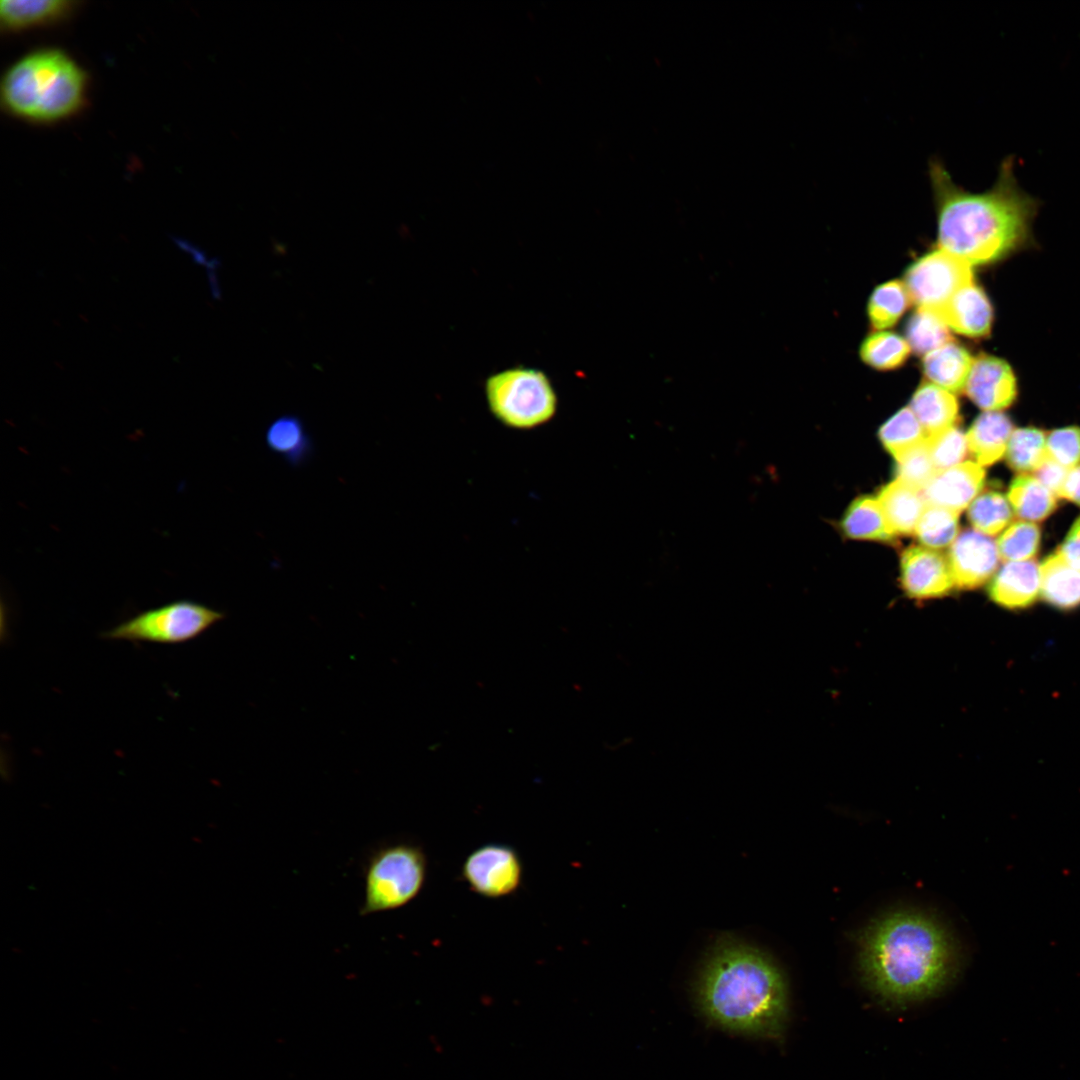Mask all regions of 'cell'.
<instances>
[{"label": "cell", "mask_w": 1080, "mask_h": 1080, "mask_svg": "<svg viewBox=\"0 0 1080 1080\" xmlns=\"http://www.w3.org/2000/svg\"><path fill=\"white\" fill-rule=\"evenodd\" d=\"M1058 552L1071 566L1080 570V517L1071 526Z\"/></svg>", "instance_id": "cell-37"}, {"label": "cell", "mask_w": 1080, "mask_h": 1080, "mask_svg": "<svg viewBox=\"0 0 1080 1080\" xmlns=\"http://www.w3.org/2000/svg\"><path fill=\"white\" fill-rule=\"evenodd\" d=\"M879 436L884 447L897 462L927 440L926 432L908 407L902 408L891 417L880 428Z\"/></svg>", "instance_id": "cell-26"}, {"label": "cell", "mask_w": 1080, "mask_h": 1080, "mask_svg": "<svg viewBox=\"0 0 1080 1080\" xmlns=\"http://www.w3.org/2000/svg\"><path fill=\"white\" fill-rule=\"evenodd\" d=\"M967 396L985 411L1009 407L1017 395V385L1010 366L1002 359L981 354L972 364L965 386Z\"/></svg>", "instance_id": "cell-12"}, {"label": "cell", "mask_w": 1080, "mask_h": 1080, "mask_svg": "<svg viewBox=\"0 0 1080 1080\" xmlns=\"http://www.w3.org/2000/svg\"><path fill=\"white\" fill-rule=\"evenodd\" d=\"M905 339L892 332H876L865 338L860 348L862 360L878 370L901 367L910 354Z\"/></svg>", "instance_id": "cell-29"}, {"label": "cell", "mask_w": 1080, "mask_h": 1080, "mask_svg": "<svg viewBox=\"0 0 1080 1080\" xmlns=\"http://www.w3.org/2000/svg\"><path fill=\"white\" fill-rule=\"evenodd\" d=\"M968 519L976 531L994 536L1012 519V507L998 491H987L976 497L968 509Z\"/></svg>", "instance_id": "cell-30"}, {"label": "cell", "mask_w": 1080, "mask_h": 1080, "mask_svg": "<svg viewBox=\"0 0 1080 1080\" xmlns=\"http://www.w3.org/2000/svg\"><path fill=\"white\" fill-rule=\"evenodd\" d=\"M1069 469L1049 457L1035 470V477L1051 492L1059 497Z\"/></svg>", "instance_id": "cell-36"}, {"label": "cell", "mask_w": 1080, "mask_h": 1080, "mask_svg": "<svg viewBox=\"0 0 1080 1080\" xmlns=\"http://www.w3.org/2000/svg\"><path fill=\"white\" fill-rule=\"evenodd\" d=\"M1059 497L1065 498L1080 506V465L1068 471Z\"/></svg>", "instance_id": "cell-38"}, {"label": "cell", "mask_w": 1080, "mask_h": 1080, "mask_svg": "<svg viewBox=\"0 0 1080 1080\" xmlns=\"http://www.w3.org/2000/svg\"><path fill=\"white\" fill-rule=\"evenodd\" d=\"M928 175L940 249L970 265L986 264L1026 240L1038 202L1018 185L1011 156L1001 162L993 186L980 193L958 185L938 158L929 160Z\"/></svg>", "instance_id": "cell-1"}, {"label": "cell", "mask_w": 1080, "mask_h": 1080, "mask_svg": "<svg viewBox=\"0 0 1080 1080\" xmlns=\"http://www.w3.org/2000/svg\"><path fill=\"white\" fill-rule=\"evenodd\" d=\"M936 473L925 441L898 461L896 479L923 491Z\"/></svg>", "instance_id": "cell-34"}, {"label": "cell", "mask_w": 1080, "mask_h": 1080, "mask_svg": "<svg viewBox=\"0 0 1080 1080\" xmlns=\"http://www.w3.org/2000/svg\"><path fill=\"white\" fill-rule=\"evenodd\" d=\"M955 949L943 927L915 911H897L875 921L861 941L860 965L881 998L905 1003L939 990L955 967Z\"/></svg>", "instance_id": "cell-3"}, {"label": "cell", "mask_w": 1080, "mask_h": 1080, "mask_svg": "<svg viewBox=\"0 0 1080 1080\" xmlns=\"http://www.w3.org/2000/svg\"><path fill=\"white\" fill-rule=\"evenodd\" d=\"M926 443L937 472L962 463L968 449L966 435L956 426L928 437Z\"/></svg>", "instance_id": "cell-33"}, {"label": "cell", "mask_w": 1080, "mask_h": 1080, "mask_svg": "<svg viewBox=\"0 0 1080 1080\" xmlns=\"http://www.w3.org/2000/svg\"><path fill=\"white\" fill-rule=\"evenodd\" d=\"M86 75L68 54L35 50L16 60L1 81V101L14 116L38 123L70 117L82 106Z\"/></svg>", "instance_id": "cell-4"}, {"label": "cell", "mask_w": 1080, "mask_h": 1080, "mask_svg": "<svg viewBox=\"0 0 1080 1080\" xmlns=\"http://www.w3.org/2000/svg\"><path fill=\"white\" fill-rule=\"evenodd\" d=\"M878 500L895 535L914 533L927 505L922 491L898 479L881 489Z\"/></svg>", "instance_id": "cell-20"}, {"label": "cell", "mask_w": 1080, "mask_h": 1080, "mask_svg": "<svg viewBox=\"0 0 1080 1080\" xmlns=\"http://www.w3.org/2000/svg\"><path fill=\"white\" fill-rule=\"evenodd\" d=\"M484 394L491 415L513 430L527 431L549 423L558 410V395L540 369L516 366L487 377Z\"/></svg>", "instance_id": "cell-5"}, {"label": "cell", "mask_w": 1080, "mask_h": 1080, "mask_svg": "<svg viewBox=\"0 0 1080 1080\" xmlns=\"http://www.w3.org/2000/svg\"><path fill=\"white\" fill-rule=\"evenodd\" d=\"M1040 589V567L1029 560L1006 562L992 579L988 593L1001 607L1023 609L1036 601Z\"/></svg>", "instance_id": "cell-15"}, {"label": "cell", "mask_w": 1080, "mask_h": 1080, "mask_svg": "<svg viewBox=\"0 0 1080 1080\" xmlns=\"http://www.w3.org/2000/svg\"><path fill=\"white\" fill-rule=\"evenodd\" d=\"M522 862L508 845L489 843L472 851L462 866V876L469 888L486 898H500L514 893L522 880Z\"/></svg>", "instance_id": "cell-9"}, {"label": "cell", "mask_w": 1080, "mask_h": 1080, "mask_svg": "<svg viewBox=\"0 0 1080 1080\" xmlns=\"http://www.w3.org/2000/svg\"><path fill=\"white\" fill-rule=\"evenodd\" d=\"M906 341L917 355H926L951 342L949 327L941 316L930 309L918 308L905 326Z\"/></svg>", "instance_id": "cell-25"}, {"label": "cell", "mask_w": 1080, "mask_h": 1080, "mask_svg": "<svg viewBox=\"0 0 1080 1080\" xmlns=\"http://www.w3.org/2000/svg\"><path fill=\"white\" fill-rule=\"evenodd\" d=\"M973 282L971 265L939 249L919 258L906 270L904 285L918 308L941 309L962 287Z\"/></svg>", "instance_id": "cell-8"}, {"label": "cell", "mask_w": 1080, "mask_h": 1080, "mask_svg": "<svg viewBox=\"0 0 1080 1080\" xmlns=\"http://www.w3.org/2000/svg\"><path fill=\"white\" fill-rule=\"evenodd\" d=\"M1046 457V437L1042 430L1035 427L1013 430L1006 449V459L1013 470L1035 472Z\"/></svg>", "instance_id": "cell-27"}, {"label": "cell", "mask_w": 1080, "mask_h": 1080, "mask_svg": "<svg viewBox=\"0 0 1080 1080\" xmlns=\"http://www.w3.org/2000/svg\"><path fill=\"white\" fill-rule=\"evenodd\" d=\"M1042 598L1051 606L1071 610L1080 606V570L1071 566L1058 552L1040 564Z\"/></svg>", "instance_id": "cell-17"}, {"label": "cell", "mask_w": 1080, "mask_h": 1080, "mask_svg": "<svg viewBox=\"0 0 1080 1080\" xmlns=\"http://www.w3.org/2000/svg\"><path fill=\"white\" fill-rule=\"evenodd\" d=\"M999 559L997 544L989 536L974 530L962 532L949 552L954 586L962 590L981 586L995 573Z\"/></svg>", "instance_id": "cell-10"}, {"label": "cell", "mask_w": 1080, "mask_h": 1080, "mask_svg": "<svg viewBox=\"0 0 1080 1080\" xmlns=\"http://www.w3.org/2000/svg\"><path fill=\"white\" fill-rule=\"evenodd\" d=\"M903 283L893 280L878 286L868 303V316L875 329L892 327L903 315L910 303Z\"/></svg>", "instance_id": "cell-28"}, {"label": "cell", "mask_w": 1080, "mask_h": 1080, "mask_svg": "<svg viewBox=\"0 0 1080 1080\" xmlns=\"http://www.w3.org/2000/svg\"><path fill=\"white\" fill-rule=\"evenodd\" d=\"M842 528L846 535L857 539L887 541L895 536L878 498L871 496L860 497L850 505Z\"/></svg>", "instance_id": "cell-23"}, {"label": "cell", "mask_w": 1080, "mask_h": 1080, "mask_svg": "<svg viewBox=\"0 0 1080 1080\" xmlns=\"http://www.w3.org/2000/svg\"><path fill=\"white\" fill-rule=\"evenodd\" d=\"M910 409L928 438L954 426L959 406L951 392L926 382L915 391Z\"/></svg>", "instance_id": "cell-18"}, {"label": "cell", "mask_w": 1080, "mask_h": 1080, "mask_svg": "<svg viewBox=\"0 0 1080 1080\" xmlns=\"http://www.w3.org/2000/svg\"><path fill=\"white\" fill-rule=\"evenodd\" d=\"M268 448L284 457L290 464H300L312 448L302 420L295 415H283L268 426L265 433Z\"/></svg>", "instance_id": "cell-24"}, {"label": "cell", "mask_w": 1080, "mask_h": 1080, "mask_svg": "<svg viewBox=\"0 0 1080 1080\" xmlns=\"http://www.w3.org/2000/svg\"><path fill=\"white\" fill-rule=\"evenodd\" d=\"M959 513L927 504L914 533L927 547L941 548L954 542L958 532Z\"/></svg>", "instance_id": "cell-31"}, {"label": "cell", "mask_w": 1080, "mask_h": 1080, "mask_svg": "<svg viewBox=\"0 0 1080 1080\" xmlns=\"http://www.w3.org/2000/svg\"><path fill=\"white\" fill-rule=\"evenodd\" d=\"M1046 453L1069 470L1080 465V428L1068 426L1053 430L1046 437Z\"/></svg>", "instance_id": "cell-35"}, {"label": "cell", "mask_w": 1080, "mask_h": 1080, "mask_svg": "<svg viewBox=\"0 0 1080 1080\" xmlns=\"http://www.w3.org/2000/svg\"><path fill=\"white\" fill-rule=\"evenodd\" d=\"M1041 532L1029 521H1017L1009 525L997 540L1000 558L1007 562L1031 560L1039 550Z\"/></svg>", "instance_id": "cell-32"}, {"label": "cell", "mask_w": 1080, "mask_h": 1080, "mask_svg": "<svg viewBox=\"0 0 1080 1080\" xmlns=\"http://www.w3.org/2000/svg\"><path fill=\"white\" fill-rule=\"evenodd\" d=\"M973 361L963 346L949 342L926 354L922 368L934 385L949 392H961L965 389Z\"/></svg>", "instance_id": "cell-19"}, {"label": "cell", "mask_w": 1080, "mask_h": 1080, "mask_svg": "<svg viewBox=\"0 0 1080 1080\" xmlns=\"http://www.w3.org/2000/svg\"><path fill=\"white\" fill-rule=\"evenodd\" d=\"M901 579L906 594L914 599L941 597L954 587L948 559L940 552L920 546L904 551Z\"/></svg>", "instance_id": "cell-11"}, {"label": "cell", "mask_w": 1080, "mask_h": 1080, "mask_svg": "<svg viewBox=\"0 0 1080 1080\" xmlns=\"http://www.w3.org/2000/svg\"><path fill=\"white\" fill-rule=\"evenodd\" d=\"M703 1014L738 1034L776 1038L787 1019V989L775 962L732 937L712 948L697 982Z\"/></svg>", "instance_id": "cell-2"}, {"label": "cell", "mask_w": 1080, "mask_h": 1080, "mask_svg": "<svg viewBox=\"0 0 1080 1080\" xmlns=\"http://www.w3.org/2000/svg\"><path fill=\"white\" fill-rule=\"evenodd\" d=\"M1012 510L1023 521H1042L1056 508V495L1035 476L1021 474L1013 479L1008 490Z\"/></svg>", "instance_id": "cell-22"}, {"label": "cell", "mask_w": 1080, "mask_h": 1080, "mask_svg": "<svg viewBox=\"0 0 1080 1080\" xmlns=\"http://www.w3.org/2000/svg\"><path fill=\"white\" fill-rule=\"evenodd\" d=\"M1013 425L1009 417L1000 411H985L971 425L967 434V446L981 466L997 462L1006 453Z\"/></svg>", "instance_id": "cell-16"}, {"label": "cell", "mask_w": 1080, "mask_h": 1080, "mask_svg": "<svg viewBox=\"0 0 1080 1080\" xmlns=\"http://www.w3.org/2000/svg\"><path fill=\"white\" fill-rule=\"evenodd\" d=\"M427 861L422 849L409 843H395L376 850L365 869L361 915L401 908L423 888Z\"/></svg>", "instance_id": "cell-6"}, {"label": "cell", "mask_w": 1080, "mask_h": 1080, "mask_svg": "<svg viewBox=\"0 0 1080 1080\" xmlns=\"http://www.w3.org/2000/svg\"><path fill=\"white\" fill-rule=\"evenodd\" d=\"M985 471L981 465L965 461L938 471L922 491L927 504L961 512L983 488Z\"/></svg>", "instance_id": "cell-13"}, {"label": "cell", "mask_w": 1080, "mask_h": 1080, "mask_svg": "<svg viewBox=\"0 0 1080 1080\" xmlns=\"http://www.w3.org/2000/svg\"><path fill=\"white\" fill-rule=\"evenodd\" d=\"M937 313L949 328L972 338L988 335L993 320L988 297L973 282L958 290Z\"/></svg>", "instance_id": "cell-14"}, {"label": "cell", "mask_w": 1080, "mask_h": 1080, "mask_svg": "<svg viewBox=\"0 0 1080 1080\" xmlns=\"http://www.w3.org/2000/svg\"><path fill=\"white\" fill-rule=\"evenodd\" d=\"M73 2L65 0H3L0 21L8 30H22L52 23L67 15Z\"/></svg>", "instance_id": "cell-21"}, {"label": "cell", "mask_w": 1080, "mask_h": 1080, "mask_svg": "<svg viewBox=\"0 0 1080 1080\" xmlns=\"http://www.w3.org/2000/svg\"><path fill=\"white\" fill-rule=\"evenodd\" d=\"M225 617L221 611L191 600H177L143 611L101 634L106 640L180 644L188 642Z\"/></svg>", "instance_id": "cell-7"}]
</instances>
